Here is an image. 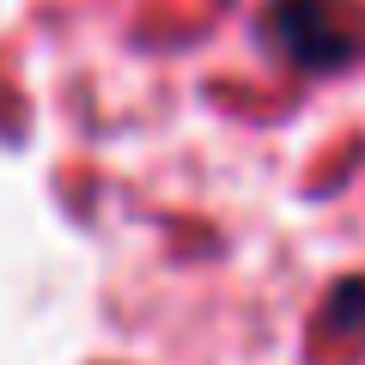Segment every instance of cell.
<instances>
[{
	"instance_id": "cell-1",
	"label": "cell",
	"mask_w": 365,
	"mask_h": 365,
	"mask_svg": "<svg viewBox=\"0 0 365 365\" xmlns=\"http://www.w3.org/2000/svg\"><path fill=\"white\" fill-rule=\"evenodd\" d=\"M268 37H274L280 55H292L311 73H335V67H347L365 49L353 0H274L268 6Z\"/></svg>"
},
{
	"instance_id": "cell-2",
	"label": "cell",
	"mask_w": 365,
	"mask_h": 365,
	"mask_svg": "<svg viewBox=\"0 0 365 365\" xmlns=\"http://www.w3.org/2000/svg\"><path fill=\"white\" fill-rule=\"evenodd\" d=\"M323 329L329 335H353L365 341V280H341L323 304Z\"/></svg>"
}]
</instances>
